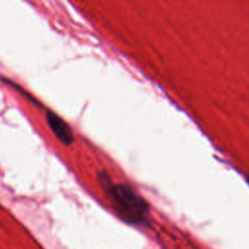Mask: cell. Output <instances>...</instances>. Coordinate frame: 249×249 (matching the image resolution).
<instances>
[{
  "instance_id": "obj_2",
  "label": "cell",
  "mask_w": 249,
  "mask_h": 249,
  "mask_svg": "<svg viewBox=\"0 0 249 249\" xmlns=\"http://www.w3.org/2000/svg\"><path fill=\"white\" fill-rule=\"evenodd\" d=\"M46 119L50 128L61 143L70 145L73 142L74 136L70 126L58 115L48 110L46 113Z\"/></svg>"
},
{
  "instance_id": "obj_1",
  "label": "cell",
  "mask_w": 249,
  "mask_h": 249,
  "mask_svg": "<svg viewBox=\"0 0 249 249\" xmlns=\"http://www.w3.org/2000/svg\"><path fill=\"white\" fill-rule=\"evenodd\" d=\"M99 178L113 201L115 211L124 221L141 224L146 220L148 205L130 186L124 183L112 184L104 172L99 175Z\"/></svg>"
}]
</instances>
